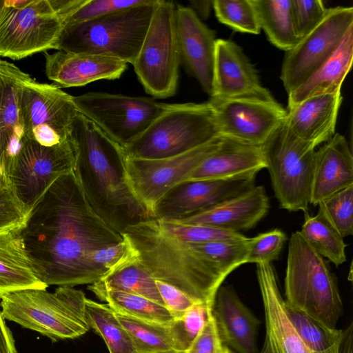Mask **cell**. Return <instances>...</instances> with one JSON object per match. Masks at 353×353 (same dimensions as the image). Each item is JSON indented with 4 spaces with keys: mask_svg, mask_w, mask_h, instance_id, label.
<instances>
[{
    "mask_svg": "<svg viewBox=\"0 0 353 353\" xmlns=\"http://www.w3.org/2000/svg\"><path fill=\"white\" fill-rule=\"evenodd\" d=\"M21 233L32 270L47 286L101 281L105 273L94 264L93 254L123 240L91 207L75 170L50 186Z\"/></svg>",
    "mask_w": 353,
    "mask_h": 353,
    "instance_id": "1",
    "label": "cell"
},
{
    "mask_svg": "<svg viewBox=\"0 0 353 353\" xmlns=\"http://www.w3.org/2000/svg\"><path fill=\"white\" fill-rule=\"evenodd\" d=\"M72 136L77 149L75 172L96 213L120 234L129 225L152 219L123 180V148L80 112Z\"/></svg>",
    "mask_w": 353,
    "mask_h": 353,
    "instance_id": "2",
    "label": "cell"
},
{
    "mask_svg": "<svg viewBox=\"0 0 353 353\" xmlns=\"http://www.w3.org/2000/svg\"><path fill=\"white\" fill-rule=\"evenodd\" d=\"M121 234L135 250L137 261L155 280L212 307L228 275L192 243L166 234L155 219L129 225Z\"/></svg>",
    "mask_w": 353,
    "mask_h": 353,
    "instance_id": "3",
    "label": "cell"
},
{
    "mask_svg": "<svg viewBox=\"0 0 353 353\" xmlns=\"http://www.w3.org/2000/svg\"><path fill=\"white\" fill-rule=\"evenodd\" d=\"M86 299L83 291L70 286H59L54 292L20 290L1 295V313L3 319L54 341L75 339L90 329L85 317Z\"/></svg>",
    "mask_w": 353,
    "mask_h": 353,
    "instance_id": "4",
    "label": "cell"
},
{
    "mask_svg": "<svg viewBox=\"0 0 353 353\" xmlns=\"http://www.w3.org/2000/svg\"><path fill=\"white\" fill-rule=\"evenodd\" d=\"M284 288L288 305L336 328L343 305L336 277L299 231L291 234L288 243Z\"/></svg>",
    "mask_w": 353,
    "mask_h": 353,
    "instance_id": "5",
    "label": "cell"
},
{
    "mask_svg": "<svg viewBox=\"0 0 353 353\" xmlns=\"http://www.w3.org/2000/svg\"><path fill=\"white\" fill-rule=\"evenodd\" d=\"M157 0L88 21L66 24L57 50L114 57L134 63L144 40Z\"/></svg>",
    "mask_w": 353,
    "mask_h": 353,
    "instance_id": "6",
    "label": "cell"
},
{
    "mask_svg": "<svg viewBox=\"0 0 353 353\" xmlns=\"http://www.w3.org/2000/svg\"><path fill=\"white\" fill-rule=\"evenodd\" d=\"M219 137L208 101L166 103L163 112L123 150L130 157L162 159L185 153Z\"/></svg>",
    "mask_w": 353,
    "mask_h": 353,
    "instance_id": "7",
    "label": "cell"
},
{
    "mask_svg": "<svg viewBox=\"0 0 353 353\" xmlns=\"http://www.w3.org/2000/svg\"><path fill=\"white\" fill-rule=\"evenodd\" d=\"M261 146L280 208L307 212L315 148L296 137L285 120Z\"/></svg>",
    "mask_w": 353,
    "mask_h": 353,
    "instance_id": "8",
    "label": "cell"
},
{
    "mask_svg": "<svg viewBox=\"0 0 353 353\" xmlns=\"http://www.w3.org/2000/svg\"><path fill=\"white\" fill-rule=\"evenodd\" d=\"M181 55L176 5L157 0L144 40L132 64L145 91L154 98L173 96L177 90Z\"/></svg>",
    "mask_w": 353,
    "mask_h": 353,
    "instance_id": "9",
    "label": "cell"
},
{
    "mask_svg": "<svg viewBox=\"0 0 353 353\" xmlns=\"http://www.w3.org/2000/svg\"><path fill=\"white\" fill-rule=\"evenodd\" d=\"M62 28L49 0H5L0 16V56L19 60L57 50Z\"/></svg>",
    "mask_w": 353,
    "mask_h": 353,
    "instance_id": "10",
    "label": "cell"
},
{
    "mask_svg": "<svg viewBox=\"0 0 353 353\" xmlns=\"http://www.w3.org/2000/svg\"><path fill=\"white\" fill-rule=\"evenodd\" d=\"M77 157L72 136L51 147L22 138L21 145L6 173L28 213L59 177L75 170Z\"/></svg>",
    "mask_w": 353,
    "mask_h": 353,
    "instance_id": "11",
    "label": "cell"
},
{
    "mask_svg": "<svg viewBox=\"0 0 353 353\" xmlns=\"http://www.w3.org/2000/svg\"><path fill=\"white\" fill-rule=\"evenodd\" d=\"M19 110L22 138L48 147L72 138L73 123L79 113L73 96L54 83H39L30 76L19 93Z\"/></svg>",
    "mask_w": 353,
    "mask_h": 353,
    "instance_id": "12",
    "label": "cell"
},
{
    "mask_svg": "<svg viewBox=\"0 0 353 353\" xmlns=\"http://www.w3.org/2000/svg\"><path fill=\"white\" fill-rule=\"evenodd\" d=\"M221 137L185 153L162 159L128 157L122 161V175L130 192L152 219L159 201L188 176L219 147Z\"/></svg>",
    "mask_w": 353,
    "mask_h": 353,
    "instance_id": "13",
    "label": "cell"
},
{
    "mask_svg": "<svg viewBox=\"0 0 353 353\" xmlns=\"http://www.w3.org/2000/svg\"><path fill=\"white\" fill-rule=\"evenodd\" d=\"M73 101L81 114L123 148L141 135L166 104L150 97L96 92L73 97Z\"/></svg>",
    "mask_w": 353,
    "mask_h": 353,
    "instance_id": "14",
    "label": "cell"
},
{
    "mask_svg": "<svg viewBox=\"0 0 353 353\" xmlns=\"http://www.w3.org/2000/svg\"><path fill=\"white\" fill-rule=\"evenodd\" d=\"M353 28V8H328L321 23L285 52L280 79L290 93L310 78L336 52Z\"/></svg>",
    "mask_w": 353,
    "mask_h": 353,
    "instance_id": "15",
    "label": "cell"
},
{
    "mask_svg": "<svg viewBox=\"0 0 353 353\" xmlns=\"http://www.w3.org/2000/svg\"><path fill=\"white\" fill-rule=\"evenodd\" d=\"M220 136L261 146L285 120L287 110L276 99H212Z\"/></svg>",
    "mask_w": 353,
    "mask_h": 353,
    "instance_id": "16",
    "label": "cell"
},
{
    "mask_svg": "<svg viewBox=\"0 0 353 353\" xmlns=\"http://www.w3.org/2000/svg\"><path fill=\"white\" fill-rule=\"evenodd\" d=\"M256 176L182 182L157 205L153 219L174 221L216 206L255 186Z\"/></svg>",
    "mask_w": 353,
    "mask_h": 353,
    "instance_id": "17",
    "label": "cell"
},
{
    "mask_svg": "<svg viewBox=\"0 0 353 353\" xmlns=\"http://www.w3.org/2000/svg\"><path fill=\"white\" fill-rule=\"evenodd\" d=\"M210 98L275 99L260 81L256 70L243 49L232 41L217 39Z\"/></svg>",
    "mask_w": 353,
    "mask_h": 353,
    "instance_id": "18",
    "label": "cell"
},
{
    "mask_svg": "<svg viewBox=\"0 0 353 353\" xmlns=\"http://www.w3.org/2000/svg\"><path fill=\"white\" fill-rule=\"evenodd\" d=\"M176 23L181 61L210 97L217 40L215 32L190 7L182 5L176 6Z\"/></svg>",
    "mask_w": 353,
    "mask_h": 353,
    "instance_id": "19",
    "label": "cell"
},
{
    "mask_svg": "<svg viewBox=\"0 0 353 353\" xmlns=\"http://www.w3.org/2000/svg\"><path fill=\"white\" fill-rule=\"evenodd\" d=\"M265 319V337L259 353H310L297 334L285 310L272 263L256 264Z\"/></svg>",
    "mask_w": 353,
    "mask_h": 353,
    "instance_id": "20",
    "label": "cell"
},
{
    "mask_svg": "<svg viewBox=\"0 0 353 353\" xmlns=\"http://www.w3.org/2000/svg\"><path fill=\"white\" fill-rule=\"evenodd\" d=\"M46 74L59 88L79 87L93 81L120 78L127 63L98 54L58 50L45 52Z\"/></svg>",
    "mask_w": 353,
    "mask_h": 353,
    "instance_id": "21",
    "label": "cell"
},
{
    "mask_svg": "<svg viewBox=\"0 0 353 353\" xmlns=\"http://www.w3.org/2000/svg\"><path fill=\"white\" fill-rule=\"evenodd\" d=\"M222 345L238 353H259L257 332L260 321L230 286L221 285L212 307Z\"/></svg>",
    "mask_w": 353,
    "mask_h": 353,
    "instance_id": "22",
    "label": "cell"
},
{
    "mask_svg": "<svg viewBox=\"0 0 353 353\" xmlns=\"http://www.w3.org/2000/svg\"><path fill=\"white\" fill-rule=\"evenodd\" d=\"M270 207L265 188L255 185L241 195L209 210L174 221L241 233V231L254 227L266 216Z\"/></svg>",
    "mask_w": 353,
    "mask_h": 353,
    "instance_id": "23",
    "label": "cell"
},
{
    "mask_svg": "<svg viewBox=\"0 0 353 353\" xmlns=\"http://www.w3.org/2000/svg\"><path fill=\"white\" fill-rule=\"evenodd\" d=\"M342 101L341 90L309 97L288 106L285 123L296 137L316 148L336 133Z\"/></svg>",
    "mask_w": 353,
    "mask_h": 353,
    "instance_id": "24",
    "label": "cell"
},
{
    "mask_svg": "<svg viewBox=\"0 0 353 353\" xmlns=\"http://www.w3.org/2000/svg\"><path fill=\"white\" fill-rule=\"evenodd\" d=\"M263 168L266 165L261 146L221 137L218 148L192 171L185 181L256 176Z\"/></svg>",
    "mask_w": 353,
    "mask_h": 353,
    "instance_id": "25",
    "label": "cell"
},
{
    "mask_svg": "<svg viewBox=\"0 0 353 353\" xmlns=\"http://www.w3.org/2000/svg\"><path fill=\"white\" fill-rule=\"evenodd\" d=\"M353 184V156L343 135H334L316 150L310 203L323 199Z\"/></svg>",
    "mask_w": 353,
    "mask_h": 353,
    "instance_id": "26",
    "label": "cell"
},
{
    "mask_svg": "<svg viewBox=\"0 0 353 353\" xmlns=\"http://www.w3.org/2000/svg\"><path fill=\"white\" fill-rule=\"evenodd\" d=\"M29 76L14 63L0 60V168L6 172L21 145L19 93Z\"/></svg>",
    "mask_w": 353,
    "mask_h": 353,
    "instance_id": "27",
    "label": "cell"
},
{
    "mask_svg": "<svg viewBox=\"0 0 353 353\" xmlns=\"http://www.w3.org/2000/svg\"><path fill=\"white\" fill-rule=\"evenodd\" d=\"M21 226L0 232V295L48 287L37 278L32 270L25 250Z\"/></svg>",
    "mask_w": 353,
    "mask_h": 353,
    "instance_id": "28",
    "label": "cell"
},
{
    "mask_svg": "<svg viewBox=\"0 0 353 353\" xmlns=\"http://www.w3.org/2000/svg\"><path fill=\"white\" fill-rule=\"evenodd\" d=\"M353 61V28L333 55L307 81L288 94V106L316 95L341 90Z\"/></svg>",
    "mask_w": 353,
    "mask_h": 353,
    "instance_id": "29",
    "label": "cell"
},
{
    "mask_svg": "<svg viewBox=\"0 0 353 353\" xmlns=\"http://www.w3.org/2000/svg\"><path fill=\"white\" fill-rule=\"evenodd\" d=\"M88 289L116 312L153 323L170 324L174 319L163 305L134 294L112 289L99 281Z\"/></svg>",
    "mask_w": 353,
    "mask_h": 353,
    "instance_id": "30",
    "label": "cell"
},
{
    "mask_svg": "<svg viewBox=\"0 0 353 353\" xmlns=\"http://www.w3.org/2000/svg\"><path fill=\"white\" fill-rule=\"evenodd\" d=\"M261 30L269 41L287 52L300 41L293 24L292 0H252Z\"/></svg>",
    "mask_w": 353,
    "mask_h": 353,
    "instance_id": "31",
    "label": "cell"
},
{
    "mask_svg": "<svg viewBox=\"0 0 353 353\" xmlns=\"http://www.w3.org/2000/svg\"><path fill=\"white\" fill-rule=\"evenodd\" d=\"M285 310L297 334L310 353H341L345 330L329 328L286 303Z\"/></svg>",
    "mask_w": 353,
    "mask_h": 353,
    "instance_id": "32",
    "label": "cell"
},
{
    "mask_svg": "<svg viewBox=\"0 0 353 353\" xmlns=\"http://www.w3.org/2000/svg\"><path fill=\"white\" fill-rule=\"evenodd\" d=\"M85 317L90 328L103 339L110 353H137L128 332L108 304L87 298Z\"/></svg>",
    "mask_w": 353,
    "mask_h": 353,
    "instance_id": "33",
    "label": "cell"
},
{
    "mask_svg": "<svg viewBox=\"0 0 353 353\" xmlns=\"http://www.w3.org/2000/svg\"><path fill=\"white\" fill-rule=\"evenodd\" d=\"M114 312L128 332L137 353L177 352L170 324L153 323Z\"/></svg>",
    "mask_w": 353,
    "mask_h": 353,
    "instance_id": "34",
    "label": "cell"
},
{
    "mask_svg": "<svg viewBox=\"0 0 353 353\" xmlns=\"http://www.w3.org/2000/svg\"><path fill=\"white\" fill-rule=\"evenodd\" d=\"M304 217L305 221L299 232L310 247L336 266L345 263L347 244L343 238L319 212L315 216L305 212Z\"/></svg>",
    "mask_w": 353,
    "mask_h": 353,
    "instance_id": "35",
    "label": "cell"
},
{
    "mask_svg": "<svg viewBox=\"0 0 353 353\" xmlns=\"http://www.w3.org/2000/svg\"><path fill=\"white\" fill-rule=\"evenodd\" d=\"M101 281L112 289L141 296L165 306L156 280L137 259L108 272Z\"/></svg>",
    "mask_w": 353,
    "mask_h": 353,
    "instance_id": "36",
    "label": "cell"
},
{
    "mask_svg": "<svg viewBox=\"0 0 353 353\" xmlns=\"http://www.w3.org/2000/svg\"><path fill=\"white\" fill-rule=\"evenodd\" d=\"M212 9L219 21L232 30L260 34L261 30L252 0H214Z\"/></svg>",
    "mask_w": 353,
    "mask_h": 353,
    "instance_id": "37",
    "label": "cell"
},
{
    "mask_svg": "<svg viewBox=\"0 0 353 353\" xmlns=\"http://www.w3.org/2000/svg\"><path fill=\"white\" fill-rule=\"evenodd\" d=\"M318 205V212L343 239L353 234V184Z\"/></svg>",
    "mask_w": 353,
    "mask_h": 353,
    "instance_id": "38",
    "label": "cell"
},
{
    "mask_svg": "<svg viewBox=\"0 0 353 353\" xmlns=\"http://www.w3.org/2000/svg\"><path fill=\"white\" fill-rule=\"evenodd\" d=\"M212 316V306L196 303L179 319L174 320L170 327L176 351L184 352Z\"/></svg>",
    "mask_w": 353,
    "mask_h": 353,
    "instance_id": "39",
    "label": "cell"
},
{
    "mask_svg": "<svg viewBox=\"0 0 353 353\" xmlns=\"http://www.w3.org/2000/svg\"><path fill=\"white\" fill-rule=\"evenodd\" d=\"M156 221L164 233L188 243L239 240L246 238L239 232L225 231L210 226L184 224L159 219H156Z\"/></svg>",
    "mask_w": 353,
    "mask_h": 353,
    "instance_id": "40",
    "label": "cell"
},
{
    "mask_svg": "<svg viewBox=\"0 0 353 353\" xmlns=\"http://www.w3.org/2000/svg\"><path fill=\"white\" fill-rule=\"evenodd\" d=\"M28 214L16 196L5 170L0 168V232L21 226Z\"/></svg>",
    "mask_w": 353,
    "mask_h": 353,
    "instance_id": "41",
    "label": "cell"
},
{
    "mask_svg": "<svg viewBox=\"0 0 353 353\" xmlns=\"http://www.w3.org/2000/svg\"><path fill=\"white\" fill-rule=\"evenodd\" d=\"M287 239L285 233L279 229L249 238L247 263L257 264L276 260Z\"/></svg>",
    "mask_w": 353,
    "mask_h": 353,
    "instance_id": "42",
    "label": "cell"
},
{
    "mask_svg": "<svg viewBox=\"0 0 353 353\" xmlns=\"http://www.w3.org/2000/svg\"><path fill=\"white\" fill-rule=\"evenodd\" d=\"M327 10L321 0H292L294 28L300 40L321 23Z\"/></svg>",
    "mask_w": 353,
    "mask_h": 353,
    "instance_id": "43",
    "label": "cell"
},
{
    "mask_svg": "<svg viewBox=\"0 0 353 353\" xmlns=\"http://www.w3.org/2000/svg\"><path fill=\"white\" fill-rule=\"evenodd\" d=\"M146 0H86L63 21V26L99 18L144 3Z\"/></svg>",
    "mask_w": 353,
    "mask_h": 353,
    "instance_id": "44",
    "label": "cell"
},
{
    "mask_svg": "<svg viewBox=\"0 0 353 353\" xmlns=\"http://www.w3.org/2000/svg\"><path fill=\"white\" fill-rule=\"evenodd\" d=\"M156 284L165 306L174 320L180 319L191 306L198 303L169 284L157 280Z\"/></svg>",
    "mask_w": 353,
    "mask_h": 353,
    "instance_id": "45",
    "label": "cell"
},
{
    "mask_svg": "<svg viewBox=\"0 0 353 353\" xmlns=\"http://www.w3.org/2000/svg\"><path fill=\"white\" fill-rule=\"evenodd\" d=\"M222 345L212 315L183 353H218Z\"/></svg>",
    "mask_w": 353,
    "mask_h": 353,
    "instance_id": "46",
    "label": "cell"
},
{
    "mask_svg": "<svg viewBox=\"0 0 353 353\" xmlns=\"http://www.w3.org/2000/svg\"><path fill=\"white\" fill-rule=\"evenodd\" d=\"M1 299V295H0ZM0 353H17L12 332L6 325L0 311Z\"/></svg>",
    "mask_w": 353,
    "mask_h": 353,
    "instance_id": "47",
    "label": "cell"
},
{
    "mask_svg": "<svg viewBox=\"0 0 353 353\" xmlns=\"http://www.w3.org/2000/svg\"><path fill=\"white\" fill-rule=\"evenodd\" d=\"M191 8L195 12L196 15L202 20L206 19L210 16L212 9V1H190Z\"/></svg>",
    "mask_w": 353,
    "mask_h": 353,
    "instance_id": "48",
    "label": "cell"
},
{
    "mask_svg": "<svg viewBox=\"0 0 353 353\" xmlns=\"http://www.w3.org/2000/svg\"><path fill=\"white\" fill-rule=\"evenodd\" d=\"M353 325L351 323L345 329V338L342 343L341 353H353Z\"/></svg>",
    "mask_w": 353,
    "mask_h": 353,
    "instance_id": "49",
    "label": "cell"
},
{
    "mask_svg": "<svg viewBox=\"0 0 353 353\" xmlns=\"http://www.w3.org/2000/svg\"><path fill=\"white\" fill-rule=\"evenodd\" d=\"M218 353H233V352L228 347L223 345Z\"/></svg>",
    "mask_w": 353,
    "mask_h": 353,
    "instance_id": "50",
    "label": "cell"
},
{
    "mask_svg": "<svg viewBox=\"0 0 353 353\" xmlns=\"http://www.w3.org/2000/svg\"><path fill=\"white\" fill-rule=\"evenodd\" d=\"M5 6V0H0V16Z\"/></svg>",
    "mask_w": 353,
    "mask_h": 353,
    "instance_id": "51",
    "label": "cell"
},
{
    "mask_svg": "<svg viewBox=\"0 0 353 353\" xmlns=\"http://www.w3.org/2000/svg\"><path fill=\"white\" fill-rule=\"evenodd\" d=\"M172 353H183V352H172Z\"/></svg>",
    "mask_w": 353,
    "mask_h": 353,
    "instance_id": "52",
    "label": "cell"
}]
</instances>
